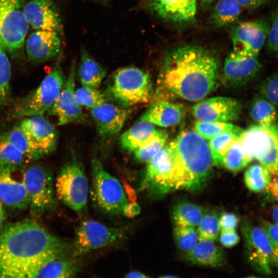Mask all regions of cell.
Wrapping results in <instances>:
<instances>
[{
  "mask_svg": "<svg viewBox=\"0 0 278 278\" xmlns=\"http://www.w3.org/2000/svg\"><path fill=\"white\" fill-rule=\"evenodd\" d=\"M67 250L34 220L8 224L0 231V278H36L45 264Z\"/></svg>",
  "mask_w": 278,
  "mask_h": 278,
  "instance_id": "cell-1",
  "label": "cell"
},
{
  "mask_svg": "<svg viewBox=\"0 0 278 278\" xmlns=\"http://www.w3.org/2000/svg\"><path fill=\"white\" fill-rule=\"evenodd\" d=\"M220 66L218 59L202 47L179 46L166 56L160 83L173 95L188 101H198L219 85Z\"/></svg>",
  "mask_w": 278,
  "mask_h": 278,
  "instance_id": "cell-2",
  "label": "cell"
},
{
  "mask_svg": "<svg viewBox=\"0 0 278 278\" xmlns=\"http://www.w3.org/2000/svg\"><path fill=\"white\" fill-rule=\"evenodd\" d=\"M174 162V189H196L206 182L212 159L208 143L196 131L181 132L169 144Z\"/></svg>",
  "mask_w": 278,
  "mask_h": 278,
  "instance_id": "cell-3",
  "label": "cell"
},
{
  "mask_svg": "<svg viewBox=\"0 0 278 278\" xmlns=\"http://www.w3.org/2000/svg\"><path fill=\"white\" fill-rule=\"evenodd\" d=\"M111 78L106 92L117 104L127 107L151 99L152 84L147 73L137 67H125L116 71Z\"/></svg>",
  "mask_w": 278,
  "mask_h": 278,
  "instance_id": "cell-4",
  "label": "cell"
},
{
  "mask_svg": "<svg viewBox=\"0 0 278 278\" xmlns=\"http://www.w3.org/2000/svg\"><path fill=\"white\" fill-rule=\"evenodd\" d=\"M91 170V194L95 204L105 213L123 215L128 201L121 184L104 168L96 158L92 160Z\"/></svg>",
  "mask_w": 278,
  "mask_h": 278,
  "instance_id": "cell-5",
  "label": "cell"
},
{
  "mask_svg": "<svg viewBox=\"0 0 278 278\" xmlns=\"http://www.w3.org/2000/svg\"><path fill=\"white\" fill-rule=\"evenodd\" d=\"M65 81L58 60L39 86L18 103L14 111L15 115L21 117L42 115L55 103Z\"/></svg>",
  "mask_w": 278,
  "mask_h": 278,
  "instance_id": "cell-6",
  "label": "cell"
},
{
  "mask_svg": "<svg viewBox=\"0 0 278 278\" xmlns=\"http://www.w3.org/2000/svg\"><path fill=\"white\" fill-rule=\"evenodd\" d=\"M57 198L75 212L85 210L88 202L89 184L80 162L74 158L61 169L55 181Z\"/></svg>",
  "mask_w": 278,
  "mask_h": 278,
  "instance_id": "cell-7",
  "label": "cell"
},
{
  "mask_svg": "<svg viewBox=\"0 0 278 278\" xmlns=\"http://www.w3.org/2000/svg\"><path fill=\"white\" fill-rule=\"evenodd\" d=\"M24 183L28 206L33 215L40 216L57 206L53 178L48 170L36 164L24 168Z\"/></svg>",
  "mask_w": 278,
  "mask_h": 278,
  "instance_id": "cell-8",
  "label": "cell"
},
{
  "mask_svg": "<svg viewBox=\"0 0 278 278\" xmlns=\"http://www.w3.org/2000/svg\"><path fill=\"white\" fill-rule=\"evenodd\" d=\"M24 6V0H0V45L11 54L22 49L28 32Z\"/></svg>",
  "mask_w": 278,
  "mask_h": 278,
  "instance_id": "cell-9",
  "label": "cell"
},
{
  "mask_svg": "<svg viewBox=\"0 0 278 278\" xmlns=\"http://www.w3.org/2000/svg\"><path fill=\"white\" fill-rule=\"evenodd\" d=\"M129 229V225L113 227L97 221H83L75 230L73 256H81L114 244L124 238Z\"/></svg>",
  "mask_w": 278,
  "mask_h": 278,
  "instance_id": "cell-10",
  "label": "cell"
},
{
  "mask_svg": "<svg viewBox=\"0 0 278 278\" xmlns=\"http://www.w3.org/2000/svg\"><path fill=\"white\" fill-rule=\"evenodd\" d=\"M174 162L169 144L147 163L140 189L155 196L174 189Z\"/></svg>",
  "mask_w": 278,
  "mask_h": 278,
  "instance_id": "cell-11",
  "label": "cell"
},
{
  "mask_svg": "<svg viewBox=\"0 0 278 278\" xmlns=\"http://www.w3.org/2000/svg\"><path fill=\"white\" fill-rule=\"evenodd\" d=\"M248 261L258 272L270 274L272 272L273 252L269 238L262 227L249 222L242 225Z\"/></svg>",
  "mask_w": 278,
  "mask_h": 278,
  "instance_id": "cell-12",
  "label": "cell"
},
{
  "mask_svg": "<svg viewBox=\"0 0 278 278\" xmlns=\"http://www.w3.org/2000/svg\"><path fill=\"white\" fill-rule=\"evenodd\" d=\"M269 25L264 21L243 22L230 31L232 51L241 58L257 57L266 41Z\"/></svg>",
  "mask_w": 278,
  "mask_h": 278,
  "instance_id": "cell-13",
  "label": "cell"
},
{
  "mask_svg": "<svg viewBox=\"0 0 278 278\" xmlns=\"http://www.w3.org/2000/svg\"><path fill=\"white\" fill-rule=\"evenodd\" d=\"M24 168L0 164V201L13 209L23 210L28 206Z\"/></svg>",
  "mask_w": 278,
  "mask_h": 278,
  "instance_id": "cell-14",
  "label": "cell"
},
{
  "mask_svg": "<svg viewBox=\"0 0 278 278\" xmlns=\"http://www.w3.org/2000/svg\"><path fill=\"white\" fill-rule=\"evenodd\" d=\"M75 75L76 66L73 64L61 91L48 111L49 114L57 118L59 126L85 120L81 106L75 95Z\"/></svg>",
  "mask_w": 278,
  "mask_h": 278,
  "instance_id": "cell-15",
  "label": "cell"
},
{
  "mask_svg": "<svg viewBox=\"0 0 278 278\" xmlns=\"http://www.w3.org/2000/svg\"><path fill=\"white\" fill-rule=\"evenodd\" d=\"M241 108L240 102L234 98L215 97L196 104L193 113L198 121L228 123L238 118Z\"/></svg>",
  "mask_w": 278,
  "mask_h": 278,
  "instance_id": "cell-16",
  "label": "cell"
},
{
  "mask_svg": "<svg viewBox=\"0 0 278 278\" xmlns=\"http://www.w3.org/2000/svg\"><path fill=\"white\" fill-rule=\"evenodd\" d=\"M28 24L36 30L60 32L62 20L57 8L51 0H29L24 7Z\"/></svg>",
  "mask_w": 278,
  "mask_h": 278,
  "instance_id": "cell-17",
  "label": "cell"
},
{
  "mask_svg": "<svg viewBox=\"0 0 278 278\" xmlns=\"http://www.w3.org/2000/svg\"><path fill=\"white\" fill-rule=\"evenodd\" d=\"M90 110L98 133L102 137L111 136L118 133L130 112L126 107L107 101Z\"/></svg>",
  "mask_w": 278,
  "mask_h": 278,
  "instance_id": "cell-18",
  "label": "cell"
},
{
  "mask_svg": "<svg viewBox=\"0 0 278 278\" xmlns=\"http://www.w3.org/2000/svg\"><path fill=\"white\" fill-rule=\"evenodd\" d=\"M61 46L57 32L36 30L29 36L26 42L27 58L35 63L47 61L58 56Z\"/></svg>",
  "mask_w": 278,
  "mask_h": 278,
  "instance_id": "cell-19",
  "label": "cell"
},
{
  "mask_svg": "<svg viewBox=\"0 0 278 278\" xmlns=\"http://www.w3.org/2000/svg\"><path fill=\"white\" fill-rule=\"evenodd\" d=\"M19 125L31 137L44 155L56 148L57 132L53 125L42 115L25 118Z\"/></svg>",
  "mask_w": 278,
  "mask_h": 278,
  "instance_id": "cell-20",
  "label": "cell"
},
{
  "mask_svg": "<svg viewBox=\"0 0 278 278\" xmlns=\"http://www.w3.org/2000/svg\"><path fill=\"white\" fill-rule=\"evenodd\" d=\"M260 68L257 57L241 58L232 51L225 58L223 74L225 80L231 85L241 86L255 78Z\"/></svg>",
  "mask_w": 278,
  "mask_h": 278,
  "instance_id": "cell-21",
  "label": "cell"
},
{
  "mask_svg": "<svg viewBox=\"0 0 278 278\" xmlns=\"http://www.w3.org/2000/svg\"><path fill=\"white\" fill-rule=\"evenodd\" d=\"M151 6L161 18L177 23L193 21L196 13V0H151Z\"/></svg>",
  "mask_w": 278,
  "mask_h": 278,
  "instance_id": "cell-22",
  "label": "cell"
},
{
  "mask_svg": "<svg viewBox=\"0 0 278 278\" xmlns=\"http://www.w3.org/2000/svg\"><path fill=\"white\" fill-rule=\"evenodd\" d=\"M238 141L248 156L258 160L270 148L271 134L268 127L256 125L244 130Z\"/></svg>",
  "mask_w": 278,
  "mask_h": 278,
  "instance_id": "cell-23",
  "label": "cell"
},
{
  "mask_svg": "<svg viewBox=\"0 0 278 278\" xmlns=\"http://www.w3.org/2000/svg\"><path fill=\"white\" fill-rule=\"evenodd\" d=\"M184 259L193 265L214 268L226 264L222 249L213 241L205 240H199L192 250L185 254Z\"/></svg>",
  "mask_w": 278,
  "mask_h": 278,
  "instance_id": "cell-24",
  "label": "cell"
},
{
  "mask_svg": "<svg viewBox=\"0 0 278 278\" xmlns=\"http://www.w3.org/2000/svg\"><path fill=\"white\" fill-rule=\"evenodd\" d=\"M182 117L183 111L180 106L164 100H159L148 107L141 117V120L168 127L179 123Z\"/></svg>",
  "mask_w": 278,
  "mask_h": 278,
  "instance_id": "cell-25",
  "label": "cell"
},
{
  "mask_svg": "<svg viewBox=\"0 0 278 278\" xmlns=\"http://www.w3.org/2000/svg\"><path fill=\"white\" fill-rule=\"evenodd\" d=\"M80 269L78 261L64 254L45 264L36 278H75Z\"/></svg>",
  "mask_w": 278,
  "mask_h": 278,
  "instance_id": "cell-26",
  "label": "cell"
},
{
  "mask_svg": "<svg viewBox=\"0 0 278 278\" xmlns=\"http://www.w3.org/2000/svg\"><path fill=\"white\" fill-rule=\"evenodd\" d=\"M158 130L153 124L141 120L120 135V145L124 150L134 152L154 136Z\"/></svg>",
  "mask_w": 278,
  "mask_h": 278,
  "instance_id": "cell-27",
  "label": "cell"
},
{
  "mask_svg": "<svg viewBox=\"0 0 278 278\" xmlns=\"http://www.w3.org/2000/svg\"><path fill=\"white\" fill-rule=\"evenodd\" d=\"M107 75L106 70L84 49H82L78 70L82 86L98 88Z\"/></svg>",
  "mask_w": 278,
  "mask_h": 278,
  "instance_id": "cell-28",
  "label": "cell"
},
{
  "mask_svg": "<svg viewBox=\"0 0 278 278\" xmlns=\"http://www.w3.org/2000/svg\"><path fill=\"white\" fill-rule=\"evenodd\" d=\"M241 8L237 0H219L212 9L210 23L218 28L233 25L238 20Z\"/></svg>",
  "mask_w": 278,
  "mask_h": 278,
  "instance_id": "cell-29",
  "label": "cell"
},
{
  "mask_svg": "<svg viewBox=\"0 0 278 278\" xmlns=\"http://www.w3.org/2000/svg\"><path fill=\"white\" fill-rule=\"evenodd\" d=\"M2 135L31 161L44 156L31 137L19 125Z\"/></svg>",
  "mask_w": 278,
  "mask_h": 278,
  "instance_id": "cell-30",
  "label": "cell"
},
{
  "mask_svg": "<svg viewBox=\"0 0 278 278\" xmlns=\"http://www.w3.org/2000/svg\"><path fill=\"white\" fill-rule=\"evenodd\" d=\"M172 216L176 226L195 227L203 217L204 210L192 203L182 202L174 207Z\"/></svg>",
  "mask_w": 278,
  "mask_h": 278,
  "instance_id": "cell-31",
  "label": "cell"
},
{
  "mask_svg": "<svg viewBox=\"0 0 278 278\" xmlns=\"http://www.w3.org/2000/svg\"><path fill=\"white\" fill-rule=\"evenodd\" d=\"M250 114L252 119L263 127H269L276 123L278 112L275 106L264 97L255 98L252 101Z\"/></svg>",
  "mask_w": 278,
  "mask_h": 278,
  "instance_id": "cell-32",
  "label": "cell"
},
{
  "mask_svg": "<svg viewBox=\"0 0 278 278\" xmlns=\"http://www.w3.org/2000/svg\"><path fill=\"white\" fill-rule=\"evenodd\" d=\"M269 171L261 164L250 166L244 174V182L251 191L258 193L264 191L270 183L271 178Z\"/></svg>",
  "mask_w": 278,
  "mask_h": 278,
  "instance_id": "cell-33",
  "label": "cell"
},
{
  "mask_svg": "<svg viewBox=\"0 0 278 278\" xmlns=\"http://www.w3.org/2000/svg\"><path fill=\"white\" fill-rule=\"evenodd\" d=\"M241 135V134H240ZM234 132H225L210 139V147L212 162L217 166L222 165L223 158L231 146L240 135Z\"/></svg>",
  "mask_w": 278,
  "mask_h": 278,
  "instance_id": "cell-34",
  "label": "cell"
},
{
  "mask_svg": "<svg viewBox=\"0 0 278 278\" xmlns=\"http://www.w3.org/2000/svg\"><path fill=\"white\" fill-rule=\"evenodd\" d=\"M196 131L204 139L210 140L225 132L241 134L244 129L230 123L219 121H198L195 124Z\"/></svg>",
  "mask_w": 278,
  "mask_h": 278,
  "instance_id": "cell-35",
  "label": "cell"
},
{
  "mask_svg": "<svg viewBox=\"0 0 278 278\" xmlns=\"http://www.w3.org/2000/svg\"><path fill=\"white\" fill-rule=\"evenodd\" d=\"M167 139L166 132L158 130L154 136L133 152L136 160L147 163L164 147Z\"/></svg>",
  "mask_w": 278,
  "mask_h": 278,
  "instance_id": "cell-36",
  "label": "cell"
},
{
  "mask_svg": "<svg viewBox=\"0 0 278 278\" xmlns=\"http://www.w3.org/2000/svg\"><path fill=\"white\" fill-rule=\"evenodd\" d=\"M30 161L2 135H0V164L25 167Z\"/></svg>",
  "mask_w": 278,
  "mask_h": 278,
  "instance_id": "cell-37",
  "label": "cell"
},
{
  "mask_svg": "<svg viewBox=\"0 0 278 278\" xmlns=\"http://www.w3.org/2000/svg\"><path fill=\"white\" fill-rule=\"evenodd\" d=\"M252 160V159L246 154L237 141L231 146L226 153L222 165L231 171L236 172L245 168Z\"/></svg>",
  "mask_w": 278,
  "mask_h": 278,
  "instance_id": "cell-38",
  "label": "cell"
},
{
  "mask_svg": "<svg viewBox=\"0 0 278 278\" xmlns=\"http://www.w3.org/2000/svg\"><path fill=\"white\" fill-rule=\"evenodd\" d=\"M271 134V145L267 153L258 161L271 175L278 176V123L269 127Z\"/></svg>",
  "mask_w": 278,
  "mask_h": 278,
  "instance_id": "cell-39",
  "label": "cell"
},
{
  "mask_svg": "<svg viewBox=\"0 0 278 278\" xmlns=\"http://www.w3.org/2000/svg\"><path fill=\"white\" fill-rule=\"evenodd\" d=\"M173 234L178 249L185 254L192 250L199 241L198 232L194 227L176 226Z\"/></svg>",
  "mask_w": 278,
  "mask_h": 278,
  "instance_id": "cell-40",
  "label": "cell"
},
{
  "mask_svg": "<svg viewBox=\"0 0 278 278\" xmlns=\"http://www.w3.org/2000/svg\"><path fill=\"white\" fill-rule=\"evenodd\" d=\"M11 65L6 50L0 45V106L4 105L10 96Z\"/></svg>",
  "mask_w": 278,
  "mask_h": 278,
  "instance_id": "cell-41",
  "label": "cell"
},
{
  "mask_svg": "<svg viewBox=\"0 0 278 278\" xmlns=\"http://www.w3.org/2000/svg\"><path fill=\"white\" fill-rule=\"evenodd\" d=\"M199 240L215 241L220 230L219 218L214 213L204 215L198 225Z\"/></svg>",
  "mask_w": 278,
  "mask_h": 278,
  "instance_id": "cell-42",
  "label": "cell"
},
{
  "mask_svg": "<svg viewBox=\"0 0 278 278\" xmlns=\"http://www.w3.org/2000/svg\"><path fill=\"white\" fill-rule=\"evenodd\" d=\"M75 95L81 106L90 109L106 101L105 95L97 88L82 86L75 91Z\"/></svg>",
  "mask_w": 278,
  "mask_h": 278,
  "instance_id": "cell-43",
  "label": "cell"
},
{
  "mask_svg": "<svg viewBox=\"0 0 278 278\" xmlns=\"http://www.w3.org/2000/svg\"><path fill=\"white\" fill-rule=\"evenodd\" d=\"M259 91L264 98L278 107V73L265 79L260 84Z\"/></svg>",
  "mask_w": 278,
  "mask_h": 278,
  "instance_id": "cell-44",
  "label": "cell"
},
{
  "mask_svg": "<svg viewBox=\"0 0 278 278\" xmlns=\"http://www.w3.org/2000/svg\"><path fill=\"white\" fill-rule=\"evenodd\" d=\"M262 227L268 235L272 246L273 266L278 268V224L264 221Z\"/></svg>",
  "mask_w": 278,
  "mask_h": 278,
  "instance_id": "cell-45",
  "label": "cell"
},
{
  "mask_svg": "<svg viewBox=\"0 0 278 278\" xmlns=\"http://www.w3.org/2000/svg\"><path fill=\"white\" fill-rule=\"evenodd\" d=\"M268 48L278 53V8L274 13L271 26H269L266 39Z\"/></svg>",
  "mask_w": 278,
  "mask_h": 278,
  "instance_id": "cell-46",
  "label": "cell"
},
{
  "mask_svg": "<svg viewBox=\"0 0 278 278\" xmlns=\"http://www.w3.org/2000/svg\"><path fill=\"white\" fill-rule=\"evenodd\" d=\"M219 241L221 244L227 248L236 245L239 241V237L235 229L221 230Z\"/></svg>",
  "mask_w": 278,
  "mask_h": 278,
  "instance_id": "cell-47",
  "label": "cell"
},
{
  "mask_svg": "<svg viewBox=\"0 0 278 278\" xmlns=\"http://www.w3.org/2000/svg\"><path fill=\"white\" fill-rule=\"evenodd\" d=\"M238 222L237 216L232 213H223L219 219L220 229L221 230L235 229Z\"/></svg>",
  "mask_w": 278,
  "mask_h": 278,
  "instance_id": "cell-48",
  "label": "cell"
},
{
  "mask_svg": "<svg viewBox=\"0 0 278 278\" xmlns=\"http://www.w3.org/2000/svg\"><path fill=\"white\" fill-rule=\"evenodd\" d=\"M271 180L264 190L265 199L269 202H278V176Z\"/></svg>",
  "mask_w": 278,
  "mask_h": 278,
  "instance_id": "cell-49",
  "label": "cell"
},
{
  "mask_svg": "<svg viewBox=\"0 0 278 278\" xmlns=\"http://www.w3.org/2000/svg\"><path fill=\"white\" fill-rule=\"evenodd\" d=\"M269 0H237L241 8L254 10L266 4Z\"/></svg>",
  "mask_w": 278,
  "mask_h": 278,
  "instance_id": "cell-50",
  "label": "cell"
},
{
  "mask_svg": "<svg viewBox=\"0 0 278 278\" xmlns=\"http://www.w3.org/2000/svg\"><path fill=\"white\" fill-rule=\"evenodd\" d=\"M140 211V206L136 202H128L124 209L123 215L129 218H133L139 214Z\"/></svg>",
  "mask_w": 278,
  "mask_h": 278,
  "instance_id": "cell-51",
  "label": "cell"
},
{
  "mask_svg": "<svg viewBox=\"0 0 278 278\" xmlns=\"http://www.w3.org/2000/svg\"><path fill=\"white\" fill-rule=\"evenodd\" d=\"M7 217L3 203L0 201V231L3 228L4 223Z\"/></svg>",
  "mask_w": 278,
  "mask_h": 278,
  "instance_id": "cell-52",
  "label": "cell"
},
{
  "mask_svg": "<svg viewBox=\"0 0 278 278\" xmlns=\"http://www.w3.org/2000/svg\"><path fill=\"white\" fill-rule=\"evenodd\" d=\"M125 278H150L147 275L138 272L131 271L126 274Z\"/></svg>",
  "mask_w": 278,
  "mask_h": 278,
  "instance_id": "cell-53",
  "label": "cell"
},
{
  "mask_svg": "<svg viewBox=\"0 0 278 278\" xmlns=\"http://www.w3.org/2000/svg\"><path fill=\"white\" fill-rule=\"evenodd\" d=\"M272 218L274 223L278 224V205L273 209Z\"/></svg>",
  "mask_w": 278,
  "mask_h": 278,
  "instance_id": "cell-54",
  "label": "cell"
},
{
  "mask_svg": "<svg viewBox=\"0 0 278 278\" xmlns=\"http://www.w3.org/2000/svg\"><path fill=\"white\" fill-rule=\"evenodd\" d=\"M199 1L203 4H205L206 5L211 4L212 3L214 2V1H215V0H199Z\"/></svg>",
  "mask_w": 278,
  "mask_h": 278,
  "instance_id": "cell-55",
  "label": "cell"
},
{
  "mask_svg": "<svg viewBox=\"0 0 278 278\" xmlns=\"http://www.w3.org/2000/svg\"><path fill=\"white\" fill-rule=\"evenodd\" d=\"M159 278H178V277L174 275H165V276H161Z\"/></svg>",
  "mask_w": 278,
  "mask_h": 278,
  "instance_id": "cell-56",
  "label": "cell"
},
{
  "mask_svg": "<svg viewBox=\"0 0 278 278\" xmlns=\"http://www.w3.org/2000/svg\"><path fill=\"white\" fill-rule=\"evenodd\" d=\"M244 278H259V277H255V276H248V277H246Z\"/></svg>",
  "mask_w": 278,
  "mask_h": 278,
  "instance_id": "cell-57",
  "label": "cell"
},
{
  "mask_svg": "<svg viewBox=\"0 0 278 278\" xmlns=\"http://www.w3.org/2000/svg\"><path fill=\"white\" fill-rule=\"evenodd\" d=\"M277 54H278V53H277Z\"/></svg>",
  "mask_w": 278,
  "mask_h": 278,
  "instance_id": "cell-58",
  "label": "cell"
}]
</instances>
